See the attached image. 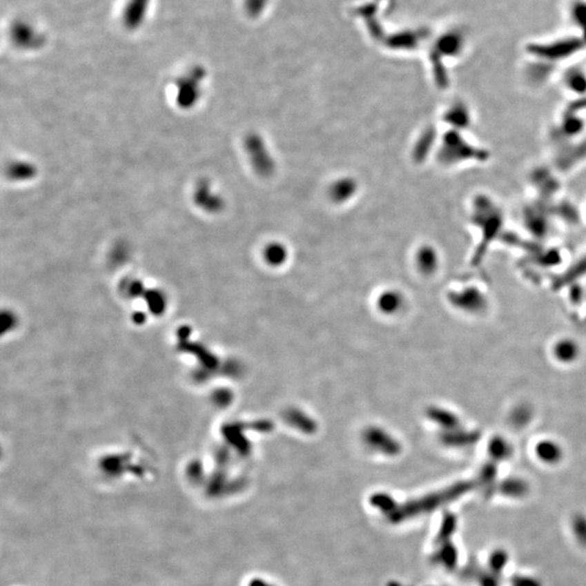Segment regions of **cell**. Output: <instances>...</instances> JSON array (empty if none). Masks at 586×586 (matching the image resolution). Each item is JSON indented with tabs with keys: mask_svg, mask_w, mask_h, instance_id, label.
I'll return each mask as SVG.
<instances>
[{
	"mask_svg": "<svg viewBox=\"0 0 586 586\" xmlns=\"http://www.w3.org/2000/svg\"><path fill=\"white\" fill-rule=\"evenodd\" d=\"M568 85L574 92L583 94L586 90V79L581 73H571L568 77Z\"/></svg>",
	"mask_w": 586,
	"mask_h": 586,
	"instance_id": "2",
	"label": "cell"
},
{
	"mask_svg": "<svg viewBox=\"0 0 586 586\" xmlns=\"http://www.w3.org/2000/svg\"><path fill=\"white\" fill-rule=\"evenodd\" d=\"M148 0H132L128 3V7L125 13V23L130 28H135L140 23L145 16L146 5Z\"/></svg>",
	"mask_w": 586,
	"mask_h": 586,
	"instance_id": "1",
	"label": "cell"
}]
</instances>
